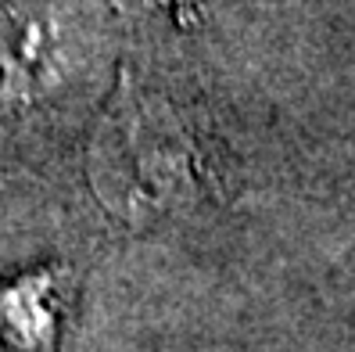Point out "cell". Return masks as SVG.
<instances>
[{
    "label": "cell",
    "mask_w": 355,
    "mask_h": 352,
    "mask_svg": "<svg viewBox=\"0 0 355 352\" xmlns=\"http://www.w3.org/2000/svg\"><path fill=\"white\" fill-rule=\"evenodd\" d=\"M90 187L115 219L144 226L216 187L208 140L169 97L122 76L90 144Z\"/></svg>",
    "instance_id": "1"
}]
</instances>
